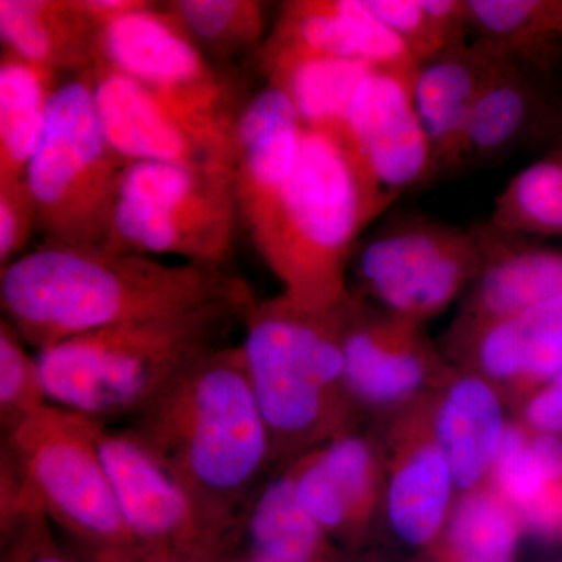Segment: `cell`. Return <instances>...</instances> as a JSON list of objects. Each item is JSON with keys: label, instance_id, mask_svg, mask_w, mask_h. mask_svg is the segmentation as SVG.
<instances>
[{"label": "cell", "instance_id": "cell-21", "mask_svg": "<svg viewBox=\"0 0 562 562\" xmlns=\"http://www.w3.org/2000/svg\"><path fill=\"white\" fill-rule=\"evenodd\" d=\"M303 124L288 95L268 87L239 109L233 187L246 227L283 190L297 165Z\"/></svg>", "mask_w": 562, "mask_h": 562}, {"label": "cell", "instance_id": "cell-1", "mask_svg": "<svg viewBox=\"0 0 562 562\" xmlns=\"http://www.w3.org/2000/svg\"><path fill=\"white\" fill-rule=\"evenodd\" d=\"M124 430L216 530L239 541L244 516L271 473V442L241 347H220L195 361Z\"/></svg>", "mask_w": 562, "mask_h": 562}, {"label": "cell", "instance_id": "cell-6", "mask_svg": "<svg viewBox=\"0 0 562 562\" xmlns=\"http://www.w3.org/2000/svg\"><path fill=\"white\" fill-rule=\"evenodd\" d=\"M128 166L102 131L92 69L58 83L24 176L44 244L116 251L114 217Z\"/></svg>", "mask_w": 562, "mask_h": 562}, {"label": "cell", "instance_id": "cell-23", "mask_svg": "<svg viewBox=\"0 0 562 562\" xmlns=\"http://www.w3.org/2000/svg\"><path fill=\"white\" fill-rule=\"evenodd\" d=\"M487 483L513 506L525 535L562 542V436L506 422Z\"/></svg>", "mask_w": 562, "mask_h": 562}, {"label": "cell", "instance_id": "cell-22", "mask_svg": "<svg viewBox=\"0 0 562 562\" xmlns=\"http://www.w3.org/2000/svg\"><path fill=\"white\" fill-rule=\"evenodd\" d=\"M561 113L549 80L497 57L469 121L468 166L503 160L531 139L553 143Z\"/></svg>", "mask_w": 562, "mask_h": 562}, {"label": "cell", "instance_id": "cell-9", "mask_svg": "<svg viewBox=\"0 0 562 562\" xmlns=\"http://www.w3.org/2000/svg\"><path fill=\"white\" fill-rule=\"evenodd\" d=\"M353 266L361 288L353 294L424 325L472 286L482 251L472 228L398 213L358 246Z\"/></svg>", "mask_w": 562, "mask_h": 562}, {"label": "cell", "instance_id": "cell-19", "mask_svg": "<svg viewBox=\"0 0 562 562\" xmlns=\"http://www.w3.org/2000/svg\"><path fill=\"white\" fill-rule=\"evenodd\" d=\"M482 251V271L453 325L514 316L562 295V251L498 231L490 222L472 228Z\"/></svg>", "mask_w": 562, "mask_h": 562}, {"label": "cell", "instance_id": "cell-33", "mask_svg": "<svg viewBox=\"0 0 562 562\" xmlns=\"http://www.w3.org/2000/svg\"><path fill=\"white\" fill-rule=\"evenodd\" d=\"M417 65L469 43L465 0H366Z\"/></svg>", "mask_w": 562, "mask_h": 562}, {"label": "cell", "instance_id": "cell-25", "mask_svg": "<svg viewBox=\"0 0 562 562\" xmlns=\"http://www.w3.org/2000/svg\"><path fill=\"white\" fill-rule=\"evenodd\" d=\"M102 31L81 0H0L3 49L57 72L94 68Z\"/></svg>", "mask_w": 562, "mask_h": 562}, {"label": "cell", "instance_id": "cell-40", "mask_svg": "<svg viewBox=\"0 0 562 562\" xmlns=\"http://www.w3.org/2000/svg\"><path fill=\"white\" fill-rule=\"evenodd\" d=\"M221 562H249L246 560V558L243 557H233V554H228V557H225L224 560H222Z\"/></svg>", "mask_w": 562, "mask_h": 562}, {"label": "cell", "instance_id": "cell-17", "mask_svg": "<svg viewBox=\"0 0 562 562\" xmlns=\"http://www.w3.org/2000/svg\"><path fill=\"white\" fill-rule=\"evenodd\" d=\"M447 349L458 368L479 373L503 401L520 406L562 371V295L503 319L452 325Z\"/></svg>", "mask_w": 562, "mask_h": 562}, {"label": "cell", "instance_id": "cell-14", "mask_svg": "<svg viewBox=\"0 0 562 562\" xmlns=\"http://www.w3.org/2000/svg\"><path fill=\"white\" fill-rule=\"evenodd\" d=\"M303 512L349 554L368 550L382 517V443L360 430L317 447L284 469Z\"/></svg>", "mask_w": 562, "mask_h": 562}, {"label": "cell", "instance_id": "cell-7", "mask_svg": "<svg viewBox=\"0 0 562 562\" xmlns=\"http://www.w3.org/2000/svg\"><path fill=\"white\" fill-rule=\"evenodd\" d=\"M105 424L46 403L0 449L13 458L52 525L70 536L90 562H139L103 464Z\"/></svg>", "mask_w": 562, "mask_h": 562}, {"label": "cell", "instance_id": "cell-32", "mask_svg": "<svg viewBox=\"0 0 562 562\" xmlns=\"http://www.w3.org/2000/svg\"><path fill=\"white\" fill-rule=\"evenodd\" d=\"M165 10L205 57L231 58L261 44L266 3L257 0H176Z\"/></svg>", "mask_w": 562, "mask_h": 562}, {"label": "cell", "instance_id": "cell-3", "mask_svg": "<svg viewBox=\"0 0 562 562\" xmlns=\"http://www.w3.org/2000/svg\"><path fill=\"white\" fill-rule=\"evenodd\" d=\"M387 210L338 128L303 127L291 179L246 231L281 294L330 313L349 301L362 232Z\"/></svg>", "mask_w": 562, "mask_h": 562}, {"label": "cell", "instance_id": "cell-13", "mask_svg": "<svg viewBox=\"0 0 562 562\" xmlns=\"http://www.w3.org/2000/svg\"><path fill=\"white\" fill-rule=\"evenodd\" d=\"M436 394V392H435ZM435 394L387 414L383 509L406 546L430 552L449 520L457 483L435 428Z\"/></svg>", "mask_w": 562, "mask_h": 562}, {"label": "cell", "instance_id": "cell-34", "mask_svg": "<svg viewBox=\"0 0 562 562\" xmlns=\"http://www.w3.org/2000/svg\"><path fill=\"white\" fill-rule=\"evenodd\" d=\"M38 357L9 321H0V430H16L46 405Z\"/></svg>", "mask_w": 562, "mask_h": 562}, {"label": "cell", "instance_id": "cell-16", "mask_svg": "<svg viewBox=\"0 0 562 562\" xmlns=\"http://www.w3.org/2000/svg\"><path fill=\"white\" fill-rule=\"evenodd\" d=\"M98 63L199 109L232 111L224 83L205 55L155 3L146 2L103 27Z\"/></svg>", "mask_w": 562, "mask_h": 562}, {"label": "cell", "instance_id": "cell-5", "mask_svg": "<svg viewBox=\"0 0 562 562\" xmlns=\"http://www.w3.org/2000/svg\"><path fill=\"white\" fill-rule=\"evenodd\" d=\"M251 292L172 316L87 333L40 351L47 402L109 424L131 419L180 373L224 347Z\"/></svg>", "mask_w": 562, "mask_h": 562}, {"label": "cell", "instance_id": "cell-29", "mask_svg": "<svg viewBox=\"0 0 562 562\" xmlns=\"http://www.w3.org/2000/svg\"><path fill=\"white\" fill-rule=\"evenodd\" d=\"M58 72L3 49L0 58V184L24 180L38 149Z\"/></svg>", "mask_w": 562, "mask_h": 562}, {"label": "cell", "instance_id": "cell-4", "mask_svg": "<svg viewBox=\"0 0 562 562\" xmlns=\"http://www.w3.org/2000/svg\"><path fill=\"white\" fill-rule=\"evenodd\" d=\"M346 305V303H344ZM312 312L280 294L251 301L239 344L271 442L272 475L317 447L360 430L346 379L342 310Z\"/></svg>", "mask_w": 562, "mask_h": 562}, {"label": "cell", "instance_id": "cell-30", "mask_svg": "<svg viewBox=\"0 0 562 562\" xmlns=\"http://www.w3.org/2000/svg\"><path fill=\"white\" fill-rule=\"evenodd\" d=\"M524 535L513 506L484 483L454 501L441 538L427 554L430 562H514Z\"/></svg>", "mask_w": 562, "mask_h": 562}, {"label": "cell", "instance_id": "cell-20", "mask_svg": "<svg viewBox=\"0 0 562 562\" xmlns=\"http://www.w3.org/2000/svg\"><path fill=\"white\" fill-rule=\"evenodd\" d=\"M497 55L479 41L422 63L414 81V101L430 143L432 181L468 168L469 121Z\"/></svg>", "mask_w": 562, "mask_h": 562}, {"label": "cell", "instance_id": "cell-27", "mask_svg": "<svg viewBox=\"0 0 562 562\" xmlns=\"http://www.w3.org/2000/svg\"><path fill=\"white\" fill-rule=\"evenodd\" d=\"M471 41L550 80L562 65V0H465Z\"/></svg>", "mask_w": 562, "mask_h": 562}, {"label": "cell", "instance_id": "cell-31", "mask_svg": "<svg viewBox=\"0 0 562 562\" xmlns=\"http://www.w3.org/2000/svg\"><path fill=\"white\" fill-rule=\"evenodd\" d=\"M487 222L525 238H562V147L517 172L495 199Z\"/></svg>", "mask_w": 562, "mask_h": 562}, {"label": "cell", "instance_id": "cell-11", "mask_svg": "<svg viewBox=\"0 0 562 562\" xmlns=\"http://www.w3.org/2000/svg\"><path fill=\"white\" fill-rule=\"evenodd\" d=\"M346 379L362 413L390 414L435 394L457 369L424 325L351 292L342 310Z\"/></svg>", "mask_w": 562, "mask_h": 562}, {"label": "cell", "instance_id": "cell-36", "mask_svg": "<svg viewBox=\"0 0 562 562\" xmlns=\"http://www.w3.org/2000/svg\"><path fill=\"white\" fill-rule=\"evenodd\" d=\"M2 562H74L55 541L46 514L0 532Z\"/></svg>", "mask_w": 562, "mask_h": 562}, {"label": "cell", "instance_id": "cell-26", "mask_svg": "<svg viewBox=\"0 0 562 562\" xmlns=\"http://www.w3.org/2000/svg\"><path fill=\"white\" fill-rule=\"evenodd\" d=\"M261 65L269 85L288 95L303 127L310 128L339 127L355 92L372 70L360 61L273 38L262 43Z\"/></svg>", "mask_w": 562, "mask_h": 562}, {"label": "cell", "instance_id": "cell-35", "mask_svg": "<svg viewBox=\"0 0 562 562\" xmlns=\"http://www.w3.org/2000/svg\"><path fill=\"white\" fill-rule=\"evenodd\" d=\"M35 232V209L25 181L0 184V269L24 255Z\"/></svg>", "mask_w": 562, "mask_h": 562}, {"label": "cell", "instance_id": "cell-10", "mask_svg": "<svg viewBox=\"0 0 562 562\" xmlns=\"http://www.w3.org/2000/svg\"><path fill=\"white\" fill-rule=\"evenodd\" d=\"M92 98L106 139L131 162H172L233 176L238 113L199 109L109 68H92Z\"/></svg>", "mask_w": 562, "mask_h": 562}, {"label": "cell", "instance_id": "cell-37", "mask_svg": "<svg viewBox=\"0 0 562 562\" xmlns=\"http://www.w3.org/2000/svg\"><path fill=\"white\" fill-rule=\"evenodd\" d=\"M517 420L539 435L562 436V371L519 406Z\"/></svg>", "mask_w": 562, "mask_h": 562}, {"label": "cell", "instance_id": "cell-39", "mask_svg": "<svg viewBox=\"0 0 562 562\" xmlns=\"http://www.w3.org/2000/svg\"><path fill=\"white\" fill-rule=\"evenodd\" d=\"M553 147H562V113H561L560 125H558L557 136H554V139H553Z\"/></svg>", "mask_w": 562, "mask_h": 562}, {"label": "cell", "instance_id": "cell-8", "mask_svg": "<svg viewBox=\"0 0 562 562\" xmlns=\"http://www.w3.org/2000/svg\"><path fill=\"white\" fill-rule=\"evenodd\" d=\"M241 222L233 176L172 162H132L114 217L116 251L177 255L221 269Z\"/></svg>", "mask_w": 562, "mask_h": 562}, {"label": "cell", "instance_id": "cell-15", "mask_svg": "<svg viewBox=\"0 0 562 562\" xmlns=\"http://www.w3.org/2000/svg\"><path fill=\"white\" fill-rule=\"evenodd\" d=\"M336 128L390 209L406 191L432 183L430 143L414 101V81L371 70Z\"/></svg>", "mask_w": 562, "mask_h": 562}, {"label": "cell", "instance_id": "cell-12", "mask_svg": "<svg viewBox=\"0 0 562 562\" xmlns=\"http://www.w3.org/2000/svg\"><path fill=\"white\" fill-rule=\"evenodd\" d=\"M99 446L139 558L232 553L238 539L216 530L183 487L124 428L105 425Z\"/></svg>", "mask_w": 562, "mask_h": 562}, {"label": "cell", "instance_id": "cell-41", "mask_svg": "<svg viewBox=\"0 0 562 562\" xmlns=\"http://www.w3.org/2000/svg\"><path fill=\"white\" fill-rule=\"evenodd\" d=\"M546 562H562V558H560V560H550V561H546Z\"/></svg>", "mask_w": 562, "mask_h": 562}, {"label": "cell", "instance_id": "cell-18", "mask_svg": "<svg viewBox=\"0 0 562 562\" xmlns=\"http://www.w3.org/2000/svg\"><path fill=\"white\" fill-rule=\"evenodd\" d=\"M269 38L406 79H414L419 69L405 44L366 0L284 2Z\"/></svg>", "mask_w": 562, "mask_h": 562}, {"label": "cell", "instance_id": "cell-2", "mask_svg": "<svg viewBox=\"0 0 562 562\" xmlns=\"http://www.w3.org/2000/svg\"><path fill=\"white\" fill-rule=\"evenodd\" d=\"M247 292L244 281L221 269L55 244L0 269L3 319L38 353L87 333L191 312Z\"/></svg>", "mask_w": 562, "mask_h": 562}, {"label": "cell", "instance_id": "cell-24", "mask_svg": "<svg viewBox=\"0 0 562 562\" xmlns=\"http://www.w3.org/2000/svg\"><path fill=\"white\" fill-rule=\"evenodd\" d=\"M503 405L497 387L458 366L449 382L435 394L436 435L452 465L460 494L490 480L508 422Z\"/></svg>", "mask_w": 562, "mask_h": 562}, {"label": "cell", "instance_id": "cell-28", "mask_svg": "<svg viewBox=\"0 0 562 562\" xmlns=\"http://www.w3.org/2000/svg\"><path fill=\"white\" fill-rule=\"evenodd\" d=\"M239 542L249 562H350V557L308 516L286 473L265 482L251 501Z\"/></svg>", "mask_w": 562, "mask_h": 562}, {"label": "cell", "instance_id": "cell-38", "mask_svg": "<svg viewBox=\"0 0 562 562\" xmlns=\"http://www.w3.org/2000/svg\"><path fill=\"white\" fill-rule=\"evenodd\" d=\"M224 558L225 557H165V554H144V557L139 558V562H221Z\"/></svg>", "mask_w": 562, "mask_h": 562}]
</instances>
